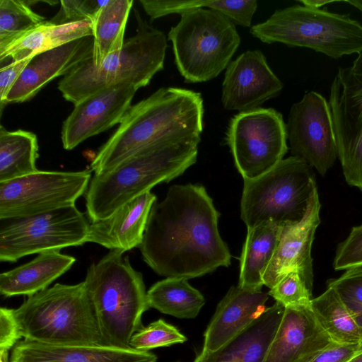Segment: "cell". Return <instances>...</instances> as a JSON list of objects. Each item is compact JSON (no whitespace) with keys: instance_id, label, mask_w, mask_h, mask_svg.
Wrapping results in <instances>:
<instances>
[{"instance_id":"17","label":"cell","mask_w":362,"mask_h":362,"mask_svg":"<svg viewBox=\"0 0 362 362\" xmlns=\"http://www.w3.org/2000/svg\"><path fill=\"white\" fill-rule=\"evenodd\" d=\"M317 190L315 192L307 212L298 223L281 226L278 245L264 275V285L271 288L284 274L297 271L310 291L313 285L312 245L320 223Z\"/></svg>"},{"instance_id":"42","label":"cell","mask_w":362,"mask_h":362,"mask_svg":"<svg viewBox=\"0 0 362 362\" xmlns=\"http://www.w3.org/2000/svg\"><path fill=\"white\" fill-rule=\"evenodd\" d=\"M347 362H362V347L361 349Z\"/></svg>"},{"instance_id":"26","label":"cell","mask_w":362,"mask_h":362,"mask_svg":"<svg viewBox=\"0 0 362 362\" xmlns=\"http://www.w3.org/2000/svg\"><path fill=\"white\" fill-rule=\"evenodd\" d=\"M281 226L265 222L247 228L240 258L238 286L250 291H262L264 273L278 245Z\"/></svg>"},{"instance_id":"13","label":"cell","mask_w":362,"mask_h":362,"mask_svg":"<svg viewBox=\"0 0 362 362\" xmlns=\"http://www.w3.org/2000/svg\"><path fill=\"white\" fill-rule=\"evenodd\" d=\"M328 103L345 180L362 191V53L338 69Z\"/></svg>"},{"instance_id":"39","label":"cell","mask_w":362,"mask_h":362,"mask_svg":"<svg viewBox=\"0 0 362 362\" xmlns=\"http://www.w3.org/2000/svg\"><path fill=\"white\" fill-rule=\"evenodd\" d=\"M361 347L362 343L347 344L332 341L321 351L311 362H347Z\"/></svg>"},{"instance_id":"34","label":"cell","mask_w":362,"mask_h":362,"mask_svg":"<svg viewBox=\"0 0 362 362\" xmlns=\"http://www.w3.org/2000/svg\"><path fill=\"white\" fill-rule=\"evenodd\" d=\"M268 294L284 308L308 306L313 299L312 291L297 271L288 272L281 276Z\"/></svg>"},{"instance_id":"8","label":"cell","mask_w":362,"mask_h":362,"mask_svg":"<svg viewBox=\"0 0 362 362\" xmlns=\"http://www.w3.org/2000/svg\"><path fill=\"white\" fill-rule=\"evenodd\" d=\"M168 34L176 67L186 83H202L227 68L240 43L235 24L215 11L202 8L180 15Z\"/></svg>"},{"instance_id":"37","label":"cell","mask_w":362,"mask_h":362,"mask_svg":"<svg viewBox=\"0 0 362 362\" xmlns=\"http://www.w3.org/2000/svg\"><path fill=\"white\" fill-rule=\"evenodd\" d=\"M22 338L13 310L0 309V351H8Z\"/></svg>"},{"instance_id":"23","label":"cell","mask_w":362,"mask_h":362,"mask_svg":"<svg viewBox=\"0 0 362 362\" xmlns=\"http://www.w3.org/2000/svg\"><path fill=\"white\" fill-rule=\"evenodd\" d=\"M284 310L276 302L221 348L198 355L194 362H264Z\"/></svg>"},{"instance_id":"6","label":"cell","mask_w":362,"mask_h":362,"mask_svg":"<svg viewBox=\"0 0 362 362\" xmlns=\"http://www.w3.org/2000/svg\"><path fill=\"white\" fill-rule=\"evenodd\" d=\"M136 33L122 48L107 55L98 66L92 59L78 65L59 82L58 89L67 100L76 104L110 86L129 83L138 89L148 86L164 68L168 48L165 34L142 19L134 9Z\"/></svg>"},{"instance_id":"4","label":"cell","mask_w":362,"mask_h":362,"mask_svg":"<svg viewBox=\"0 0 362 362\" xmlns=\"http://www.w3.org/2000/svg\"><path fill=\"white\" fill-rule=\"evenodd\" d=\"M124 252L111 250L87 269L85 282L104 346L132 349L130 340L144 326L149 309L143 276Z\"/></svg>"},{"instance_id":"32","label":"cell","mask_w":362,"mask_h":362,"mask_svg":"<svg viewBox=\"0 0 362 362\" xmlns=\"http://www.w3.org/2000/svg\"><path fill=\"white\" fill-rule=\"evenodd\" d=\"M327 286L337 293L362 336V266L346 270L339 277L329 279Z\"/></svg>"},{"instance_id":"24","label":"cell","mask_w":362,"mask_h":362,"mask_svg":"<svg viewBox=\"0 0 362 362\" xmlns=\"http://www.w3.org/2000/svg\"><path fill=\"white\" fill-rule=\"evenodd\" d=\"M93 36L92 23L82 20L64 23L44 21L14 37L0 42V62L19 61L82 37Z\"/></svg>"},{"instance_id":"43","label":"cell","mask_w":362,"mask_h":362,"mask_svg":"<svg viewBox=\"0 0 362 362\" xmlns=\"http://www.w3.org/2000/svg\"><path fill=\"white\" fill-rule=\"evenodd\" d=\"M0 362H10L8 351H0Z\"/></svg>"},{"instance_id":"5","label":"cell","mask_w":362,"mask_h":362,"mask_svg":"<svg viewBox=\"0 0 362 362\" xmlns=\"http://www.w3.org/2000/svg\"><path fill=\"white\" fill-rule=\"evenodd\" d=\"M21 337L54 345H103L85 282L56 284L13 309Z\"/></svg>"},{"instance_id":"21","label":"cell","mask_w":362,"mask_h":362,"mask_svg":"<svg viewBox=\"0 0 362 362\" xmlns=\"http://www.w3.org/2000/svg\"><path fill=\"white\" fill-rule=\"evenodd\" d=\"M156 196L146 192L127 202L109 216L91 222L87 242L124 252L139 247Z\"/></svg>"},{"instance_id":"11","label":"cell","mask_w":362,"mask_h":362,"mask_svg":"<svg viewBox=\"0 0 362 362\" xmlns=\"http://www.w3.org/2000/svg\"><path fill=\"white\" fill-rule=\"evenodd\" d=\"M287 140L283 116L271 107L239 112L226 132V144L243 180L256 178L283 160Z\"/></svg>"},{"instance_id":"2","label":"cell","mask_w":362,"mask_h":362,"mask_svg":"<svg viewBox=\"0 0 362 362\" xmlns=\"http://www.w3.org/2000/svg\"><path fill=\"white\" fill-rule=\"evenodd\" d=\"M204 100L199 92L162 87L132 105L116 131L99 148L90 168L95 175L112 170L146 149L201 138Z\"/></svg>"},{"instance_id":"22","label":"cell","mask_w":362,"mask_h":362,"mask_svg":"<svg viewBox=\"0 0 362 362\" xmlns=\"http://www.w3.org/2000/svg\"><path fill=\"white\" fill-rule=\"evenodd\" d=\"M149 351L103 345H54L28 339L13 347L10 362H156Z\"/></svg>"},{"instance_id":"12","label":"cell","mask_w":362,"mask_h":362,"mask_svg":"<svg viewBox=\"0 0 362 362\" xmlns=\"http://www.w3.org/2000/svg\"><path fill=\"white\" fill-rule=\"evenodd\" d=\"M91 169L42 171L0 182V219L43 214L75 204L86 192Z\"/></svg>"},{"instance_id":"15","label":"cell","mask_w":362,"mask_h":362,"mask_svg":"<svg viewBox=\"0 0 362 362\" xmlns=\"http://www.w3.org/2000/svg\"><path fill=\"white\" fill-rule=\"evenodd\" d=\"M138 88L133 84H116L81 100L64 121L61 139L71 150L87 139L119 124L132 106Z\"/></svg>"},{"instance_id":"20","label":"cell","mask_w":362,"mask_h":362,"mask_svg":"<svg viewBox=\"0 0 362 362\" xmlns=\"http://www.w3.org/2000/svg\"><path fill=\"white\" fill-rule=\"evenodd\" d=\"M268 293L232 286L217 305L204 334L200 356L213 353L240 332L264 310Z\"/></svg>"},{"instance_id":"16","label":"cell","mask_w":362,"mask_h":362,"mask_svg":"<svg viewBox=\"0 0 362 362\" xmlns=\"http://www.w3.org/2000/svg\"><path fill=\"white\" fill-rule=\"evenodd\" d=\"M284 85L259 49L247 50L231 61L222 83L221 103L225 110H255L276 97Z\"/></svg>"},{"instance_id":"30","label":"cell","mask_w":362,"mask_h":362,"mask_svg":"<svg viewBox=\"0 0 362 362\" xmlns=\"http://www.w3.org/2000/svg\"><path fill=\"white\" fill-rule=\"evenodd\" d=\"M313 312L320 326L332 341L339 344H360L362 336L349 311L330 287L313 298Z\"/></svg>"},{"instance_id":"38","label":"cell","mask_w":362,"mask_h":362,"mask_svg":"<svg viewBox=\"0 0 362 362\" xmlns=\"http://www.w3.org/2000/svg\"><path fill=\"white\" fill-rule=\"evenodd\" d=\"M33 57H28L19 61L11 62L8 65L3 66L0 70V107L2 111L4 106L6 105L7 96L22 71L30 62Z\"/></svg>"},{"instance_id":"18","label":"cell","mask_w":362,"mask_h":362,"mask_svg":"<svg viewBox=\"0 0 362 362\" xmlns=\"http://www.w3.org/2000/svg\"><path fill=\"white\" fill-rule=\"evenodd\" d=\"M332 342L310 305L285 308L264 362H311Z\"/></svg>"},{"instance_id":"9","label":"cell","mask_w":362,"mask_h":362,"mask_svg":"<svg viewBox=\"0 0 362 362\" xmlns=\"http://www.w3.org/2000/svg\"><path fill=\"white\" fill-rule=\"evenodd\" d=\"M317 190L313 168L291 156L264 174L244 180L241 219L247 228L265 222L280 226L300 222Z\"/></svg>"},{"instance_id":"41","label":"cell","mask_w":362,"mask_h":362,"mask_svg":"<svg viewBox=\"0 0 362 362\" xmlns=\"http://www.w3.org/2000/svg\"><path fill=\"white\" fill-rule=\"evenodd\" d=\"M342 3H346L357 9H358L362 13V0H344L341 1Z\"/></svg>"},{"instance_id":"19","label":"cell","mask_w":362,"mask_h":362,"mask_svg":"<svg viewBox=\"0 0 362 362\" xmlns=\"http://www.w3.org/2000/svg\"><path fill=\"white\" fill-rule=\"evenodd\" d=\"M93 46V37L88 36L34 56L11 89L6 104L30 100L55 78L91 59Z\"/></svg>"},{"instance_id":"36","label":"cell","mask_w":362,"mask_h":362,"mask_svg":"<svg viewBox=\"0 0 362 362\" xmlns=\"http://www.w3.org/2000/svg\"><path fill=\"white\" fill-rule=\"evenodd\" d=\"M107 1L62 0L60 1V12L57 16L59 18L52 21L57 23H64L88 20L91 22L99 9Z\"/></svg>"},{"instance_id":"7","label":"cell","mask_w":362,"mask_h":362,"mask_svg":"<svg viewBox=\"0 0 362 362\" xmlns=\"http://www.w3.org/2000/svg\"><path fill=\"white\" fill-rule=\"evenodd\" d=\"M261 42L311 49L334 59L362 53V24L349 14L293 5L276 10L265 21L252 25Z\"/></svg>"},{"instance_id":"1","label":"cell","mask_w":362,"mask_h":362,"mask_svg":"<svg viewBox=\"0 0 362 362\" xmlns=\"http://www.w3.org/2000/svg\"><path fill=\"white\" fill-rule=\"evenodd\" d=\"M218 218L203 186H171L151 210L139 247L144 261L160 276L187 280L228 267L231 255Z\"/></svg>"},{"instance_id":"33","label":"cell","mask_w":362,"mask_h":362,"mask_svg":"<svg viewBox=\"0 0 362 362\" xmlns=\"http://www.w3.org/2000/svg\"><path fill=\"white\" fill-rule=\"evenodd\" d=\"M187 340L175 326L159 319L143 327L133 334L130 340V347L143 351L175 344H182Z\"/></svg>"},{"instance_id":"14","label":"cell","mask_w":362,"mask_h":362,"mask_svg":"<svg viewBox=\"0 0 362 362\" xmlns=\"http://www.w3.org/2000/svg\"><path fill=\"white\" fill-rule=\"evenodd\" d=\"M286 126L292 156L325 175L337 158L331 110L325 98L314 90L306 92L291 106Z\"/></svg>"},{"instance_id":"31","label":"cell","mask_w":362,"mask_h":362,"mask_svg":"<svg viewBox=\"0 0 362 362\" xmlns=\"http://www.w3.org/2000/svg\"><path fill=\"white\" fill-rule=\"evenodd\" d=\"M45 21L28 1L0 0V42L14 37Z\"/></svg>"},{"instance_id":"29","label":"cell","mask_w":362,"mask_h":362,"mask_svg":"<svg viewBox=\"0 0 362 362\" xmlns=\"http://www.w3.org/2000/svg\"><path fill=\"white\" fill-rule=\"evenodd\" d=\"M39 146L35 134L0 127V182L37 171Z\"/></svg>"},{"instance_id":"35","label":"cell","mask_w":362,"mask_h":362,"mask_svg":"<svg viewBox=\"0 0 362 362\" xmlns=\"http://www.w3.org/2000/svg\"><path fill=\"white\" fill-rule=\"evenodd\" d=\"M362 266V225L352 228L348 237L337 248L333 267L336 271Z\"/></svg>"},{"instance_id":"28","label":"cell","mask_w":362,"mask_h":362,"mask_svg":"<svg viewBox=\"0 0 362 362\" xmlns=\"http://www.w3.org/2000/svg\"><path fill=\"white\" fill-rule=\"evenodd\" d=\"M150 308L177 318L197 316L205 303L203 295L187 279L168 277L154 284L147 291Z\"/></svg>"},{"instance_id":"3","label":"cell","mask_w":362,"mask_h":362,"mask_svg":"<svg viewBox=\"0 0 362 362\" xmlns=\"http://www.w3.org/2000/svg\"><path fill=\"white\" fill-rule=\"evenodd\" d=\"M201 138L155 146L137 153L112 170L95 175L86 192L91 222L105 218L120 206L160 182L180 176L197 158Z\"/></svg>"},{"instance_id":"44","label":"cell","mask_w":362,"mask_h":362,"mask_svg":"<svg viewBox=\"0 0 362 362\" xmlns=\"http://www.w3.org/2000/svg\"></svg>"},{"instance_id":"40","label":"cell","mask_w":362,"mask_h":362,"mask_svg":"<svg viewBox=\"0 0 362 362\" xmlns=\"http://www.w3.org/2000/svg\"><path fill=\"white\" fill-rule=\"evenodd\" d=\"M302 5L315 8H320L323 6L327 4H333V3H339L341 2V1H329V0H301L298 1Z\"/></svg>"},{"instance_id":"25","label":"cell","mask_w":362,"mask_h":362,"mask_svg":"<svg viewBox=\"0 0 362 362\" xmlns=\"http://www.w3.org/2000/svg\"><path fill=\"white\" fill-rule=\"evenodd\" d=\"M60 250L41 252L33 260L0 274V293L5 297L31 296L66 272L75 257Z\"/></svg>"},{"instance_id":"27","label":"cell","mask_w":362,"mask_h":362,"mask_svg":"<svg viewBox=\"0 0 362 362\" xmlns=\"http://www.w3.org/2000/svg\"><path fill=\"white\" fill-rule=\"evenodd\" d=\"M133 0H108L91 21L92 62L98 66L110 54L119 51L124 44V33Z\"/></svg>"},{"instance_id":"10","label":"cell","mask_w":362,"mask_h":362,"mask_svg":"<svg viewBox=\"0 0 362 362\" xmlns=\"http://www.w3.org/2000/svg\"><path fill=\"white\" fill-rule=\"evenodd\" d=\"M90 223L75 204L36 215L0 219V260L87 243Z\"/></svg>"}]
</instances>
